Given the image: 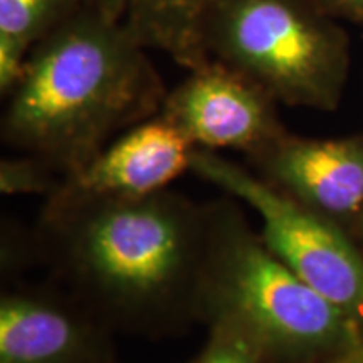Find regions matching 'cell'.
Listing matches in <instances>:
<instances>
[{
  "label": "cell",
  "instance_id": "obj_1",
  "mask_svg": "<svg viewBox=\"0 0 363 363\" xmlns=\"http://www.w3.org/2000/svg\"><path fill=\"white\" fill-rule=\"evenodd\" d=\"M211 206L174 190L40 214L39 252L115 331L160 338L199 323Z\"/></svg>",
  "mask_w": 363,
  "mask_h": 363
},
{
  "label": "cell",
  "instance_id": "obj_2",
  "mask_svg": "<svg viewBox=\"0 0 363 363\" xmlns=\"http://www.w3.org/2000/svg\"><path fill=\"white\" fill-rule=\"evenodd\" d=\"M167 91L125 21L83 6L30 49L2 140L67 175L158 115Z\"/></svg>",
  "mask_w": 363,
  "mask_h": 363
},
{
  "label": "cell",
  "instance_id": "obj_3",
  "mask_svg": "<svg viewBox=\"0 0 363 363\" xmlns=\"http://www.w3.org/2000/svg\"><path fill=\"white\" fill-rule=\"evenodd\" d=\"M208 206L199 323L238 326L269 363H318L362 350L355 321L276 257L238 203Z\"/></svg>",
  "mask_w": 363,
  "mask_h": 363
},
{
  "label": "cell",
  "instance_id": "obj_4",
  "mask_svg": "<svg viewBox=\"0 0 363 363\" xmlns=\"http://www.w3.org/2000/svg\"><path fill=\"white\" fill-rule=\"evenodd\" d=\"M208 57L278 103L333 110L348 74V38L318 0H214Z\"/></svg>",
  "mask_w": 363,
  "mask_h": 363
},
{
  "label": "cell",
  "instance_id": "obj_5",
  "mask_svg": "<svg viewBox=\"0 0 363 363\" xmlns=\"http://www.w3.org/2000/svg\"><path fill=\"white\" fill-rule=\"evenodd\" d=\"M190 170L251 207L271 252L363 331V256L342 225L212 150L195 148Z\"/></svg>",
  "mask_w": 363,
  "mask_h": 363
},
{
  "label": "cell",
  "instance_id": "obj_6",
  "mask_svg": "<svg viewBox=\"0 0 363 363\" xmlns=\"http://www.w3.org/2000/svg\"><path fill=\"white\" fill-rule=\"evenodd\" d=\"M276 103L254 81L211 59L167 93L158 115L195 148H234L251 157L286 133Z\"/></svg>",
  "mask_w": 363,
  "mask_h": 363
},
{
  "label": "cell",
  "instance_id": "obj_7",
  "mask_svg": "<svg viewBox=\"0 0 363 363\" xmlns=\"http://www.w3.org/2000/svg\"><path fill=\"white\" fill-rule=\"evenodd\" d=\"M195 147L162 115L131 126L45 197L43 214L162 192L190 170Z\"/></svg>",
  "mask_w": 363,
  "mask_h": 363
},
{
  "label": "cell",
  "instance_id": "obj_8",
  "mask_svg": "<svg viewBox=\"0 0 363 363\" xmlns=\"http://www.w3.org/2000/svg\"><path fill=\"white\" fill-rule=\"evenodd\" d=\"M113 335L69 291L11 288L0 298V363H116Z\"/></svg>",
  "mask_w": 363,
  "mask_h": 363
},
{
  "label": "cell",
  "instance_id": "obj_9",
  "mask_svg": "<svg viewBox=\"0 0 363 363\" xmlns=\"http://www.w3.org/2000/svg\"><path fill=\"white\" fill-rule=\"evenodd\" d=\"M247 160L272 187L335 224L362 220L363 135L308 140L284 133Z\"/></svg>",
  "mask_w": 363,
  "mask_h": 363
},
{
  "label": "cell",
  "instance_id": "obj_10",
  "mask_svg": "<svg viewBox=\"0 0 363 363\" xmlns=\"http://www.w3.org/2000/svg\"><path fill=\"white\" fill-rule=\"evenodd\" d=\"M214 0H128L125 24L147 49L197 69L211 61L206 49L207 16Z\"/></svg>",
  "mask_w": 363,
  "mask_h": 363
},
{
  "label": "cell",
  "instance_id": "obj_11",
  "mask_svg": "<svg viewBox=\"0 0 363 363\" xmlns=\"http://www.w3.org/2000/svg\"><path fill=\"white\" fill-rule=\"evenodd\" d=\"M83 6V0H0V35L33 49Z\"/></svg>",
  "mask_w": 363,
  "mask_h": 363
},
{
  "label": "cell",
  "instance_id": "obj_12",
  "mask_svg": "<svg viewBox=\"0 0 363 363\" xmlns=\"http://www.w3.org/2000/svg\"><path fill=\"white\" fill-rule=\"evenodd\" d=\"M62 179L65 174L56 167L29 153L0 162V192L4 195L39 194L49 197Z\"/></svg>",
  "mask_w": 363,
  "mask_h": 363
},
{
  "label": "cell",
  "instance_id": "obj_13",
  "mask_svg": "<svg viewBox=\"0 0 363 363\" xmlns=\"http://www.w3.org/2000/svg\"><path fill=\"white\" fill-rule=\"evenodd\" d=\"M207 330L206 345L190 363H269L259 345L238 326L217 321Z\"/></svg>",
  "mask_w": 363,
  "mask_h": 363
},
{
  "label": "cell",
  "instance_id": "obj_14",
  "mask_svg": "<svg viewBox=\"0 0 363 363\" xmlns=\"http://www.w3.org/2000/svg\"><path fill=\"white\" fill-rule=\"evenodd\" d=\"M30 49L0 35V93L9 96L24 74Z\"/></svg>",
  "mask_w": 363,
  "mask_h": 363
},
{
  "label": "cell",
  "instance_id": "obj_15",
  "mask_svg": "<svg viewBox=\"0 0 363 363\" xmlns=\"http://www.w3.org/2000/svg\"><path fill=\"white\" fill-rule=\"evenodd\" d=\"M38 244V238L34 242L24 239L21 233H13L9 227L2 234V271L4 274L24 269L33 261V246Z\"/></svg>",
  "mask_w": 363,
  "mask_h": 363
},
{
  "label": "cell",
  "instance_id": "obj_16",
  "mask_svg": "<svg viewBox=\"0 0 363 363\" xmlns=\"http://www.w3.org/2000/svg\"><path fill=\"white\" fill-rule=\"evenodd\" d=\"M333 17L363 24V0H318Z\"/></svg>",
  "mask_w": 363,
  "mask_h": 363
},
{
  "label": "cell",
  "instance_id": "obj_17",
  "mask_svg": "<svg viewBox=\"0 0 363 363\" xmlns=\"http://www.w3.org/2000/svg\"><path fill=\"white\" fill-rule=\"evenodd\" d=\"M86 7L94 9V11L104 13L111 19L123 21L126 7H128V0H83Z\"/></svg>",
  "mask_w": 363,
  "mask_h": 363
},
{
  "label": "cell",
  "instance_id": "obj_18",
  "mask_svg": "<svg viewBox=\"0 0 363 363\" xmlns=\"http://www.w3.org/2000/svg\"><path fill=\"white\" fill-rule=\"evenodd\" d=\"M318 363H363V348L362 350L345 353V355L328 358V360L318 362Z\"/></svg>",
  "mask_w": 363,
  "mask_h": 363
},
{
  "label": "cell",
  "instance_id": "obj_19",
  "mask_svg": "<svg viewBox=\"0 0 363 363\" xmlns=\"http://www.w3.org/2000/svg\"><path fill=\"white\" fill-rule=\"evenodd\" d=\"M358 225H360V229H362V234H363V217H362V220L358 222Z\"/></svg>",
  "mask_w": 363,
  "mask_h": 363
}]
</instances>
